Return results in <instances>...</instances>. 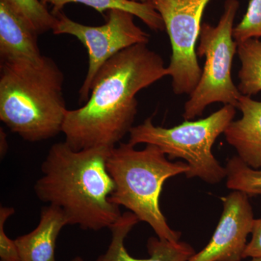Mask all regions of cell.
I'll use <instances>...</instances> for the list:
<instances>
[{
    "label": "cell",
    "mask_w": 261,
    "mask_h": 261,
    "mask_svg": "<svg viewBox=\"0 0 261 261\" xmlns=\"http://www.w3.org/2000/svg\"><path fill=\"white\" fill-rule=\"evenodd\" d=\"M168 75L163 58L147 44L120 51L98 71L85 104L67 111L65 142L76 151L113 149L133 127L137 94Z\"/></svg>",
    "instance_id": "6da1fadb"
},
{
    "label": "cell",
    "mask_w": 261,
    "mask_h": 261,
    "mask_svg": "<svg viewBox=\"0 0 261 261\" xmlns=\"http://www.w3.org/2000/svg\"><path fill=\"white\" fill-rule=\"evenodd\" d=\"M111 150L76 151L65 142L54 144L34 186L37 198L61 208L69 225L92 231L111 228L122 216L119 206L111 200L115 190L107 169Z\"/></svg>",
    "instance_id": "7a4b0ae2"
},
{
    "label": "cell",
    "mask_w": 261,
    "mask_h": 261,
    "mask_svg": "<svg viewBox=\"0 0 261 261\" xmlns=\"http://www.w3.org/2000/svg\"><path fill=\"white\" fill-rule=\"evenodd\" d=\"M63 83V71L49 57L1 61L0 120L28 142L56 137L68 111Z\"/></svg>",
    "instance_id": "3957f363"
},
{
    "label": "cell",
    "mask_w": 261,
    "mask_h": 261,
    "mask_svg": "<svg viewBox=\"0 0 261 261\" xmlns=\"http://www.w3.org/2000/svg\"><path fill=\"white\" fill-rule=\"evenodd\" d=\"M107 169L115 185L111 200L123 206L147 223L158 238L171 243L179 242L181 233L174 231L160 207L163 184L168 178L186 173L187 163H172L157 146L146 145L137 150L130 143H122L111 149Z\"/></svg>",
    "instance_id": "277c9868"
},
{
    "label": "cell",
    "mask_w": 261,
    "mask_h": 261,
    "mask_svg": "<svg viewBox=\"0 0 261 261\" xmlns=\"http://www.w3.org/2000/svg\"><path fill=\"white\" fill-rule=\"evenodd\" d=\"M236 109L226 105L203 119L185 121L171 128L154 126L152 118H149L132 127L128 143L135 147L139 144L157 146L168 154V159L186 161L187 178L198 177L216 185L226 178V170L214 157L212 147L233 121Z\"/></svg>",
    "instance_id": "5b68a950"
},
{
    "label": "cell",
    "mask_w": 261,
    "mask_h": 261,
    "mask_svg": "<svg viewBox=\"0 0 261 261\" xmlns=\"http://www.w3.org/2000/svg\"><path fill=\"white\" fill-rule=\"evenodd\" d=\"M239 8L238 0H226L217 25L202 24L197 55L205 57V65L197 87L185 103V121L202 116L213 103L238 106L242 94L233 83L231 68L233 57L238 53V42L233 39V32Z\"/></svg>",
    "instance_id": "8992f818"
},
{
    "label": "cell",
    "mask_w": 261,
    "mask_h": 261,
    "mask_svg": "<svg viewBox=\"0 0 261 261\" xmlns=\"http://www.w3.org/2000/svg\"><path fill=\"white\" fill-rule=\"evenodd\" d=\"M161 15L171 42V61L167 67L172 89L177 95H190L202 74L196 44L202 18L211 0H148Z\"/></svg>",
    "instance_id": "52a82bcc"
},
{
    "label": "cell",
    "mask_w": 261,
    "mask_h": 261,
    "mask_svg": "<svg viewBox=\"0 0 261 261\" xmlns=\"http://www.w3.org/2000/svg\"><path fill=\"white\" fill-rule=\"evenodd\" d=\"M55 15L56 23L53 34L73 36L88 53V70L79 91L81 102H87L89 99L94 78L108 60L126 48L149 42V34L135 23V15L125 10H108L106 23L99 27L77 23L63 11Z\"/></svg>",
    "instance_id": "ba28073f"
},
{
    "label": "cell",
    "mask_w": 261,
    "mask_h": 261,
    "mask_svg": "<svg viewBox=\"0 0 261 261\" xmlns=\"http://www.w3.org/2000/svg\"><path fill=\"white\" fill-rule=\"evenodd\" d=\"M223 212L210 242L188 261H241L251 233L253 211L249 196L233 191L221 198Z\"/></svg>",
    "instance_id": "9c48e42d"
},
{
    "label": "cell",
    "mask_w": 261,
    "mask_h": 261,
    "mask_svg": "<svg viewBox=\"0 0 261 261\" xmlns=\"http://www.w3.org/2000/svg\"><path fill=\"white\" fill-rule=\"evenodd\" d=\"M140 220L130 211L122 214L119 220L110 228L111 241L108 250L95 261H188L195 251L191 245L184 242L174 243L159 238L147 241L148 258H135L125 247V240Z\"/></svg>",
    "instance_id": "30bf717a"
},
{
    "label": "cell",
    "mask_w": 261,
    "mask_h": 261,
    "mask_svg": "<svg viewBox=\"0 0 261 261\" xmlns=\"http://www.w3.org/2000/svg\"><path fill=\"white\" fill-rule=\"evenodd\" d=\"M237 109L241 118L230 123L224 132L226 140L247 166L261 169V101L242 95Z\"/></svg>",
    "instance_id": "8fae6325"
},
{
    "label": "cell",
    "mask_w": 261,
    "mask_h": 261,
    "mask_svg": "<svg viewBox=\"0 0 261 261\" xmlns=\"http://www.w3.org/2000/svg\"><path fill=\"white\" fill-rule=\"evenodd\" d=\"M37 32L5 0H0L1 61H37L43 56Z\"/></svg>",
    "instance_id": "7c38bea8"
},
{
    "label": "cell",
    "mask_w": 261,
    "mask_h": 261,
    "mask_svg": "<svg viewBox=\"0 0 261 261\" xmlns=\"http://www.w3.org/2000/svg\"><path fill=\"white\" fill-rule=\"evenodd\" d=\"M69 222L61 208L43 207L37 227L15 240L20 261H56L57 240Z\"/></svg>",
    "instance_id": "4fadbf2b"
},
{
    "label": "cell",
    "mask_w": 261,
    "mask_h": 261,
    "mask_svg": "<svg viewBox=\"0 0 261 261\" xmlns=\"http://www.w3.org/2000/svg\"><path fill=\"white\" fill-rule=\"evenodd\" d=\"M44 5L53 6L51 13L57 14L63 11L65 5L70 3H79L87 5L103 14L113 9L128 12L140 19L151 30L159 32L165 29L164 23L161 15L149 3H137L132 0H41Z\"/></svg>",
    "instance_id": "5bb4252c"
},
{
    "label": "cell",
    "mask_w": 261,
    "mask_h": 261,
    "mask_svg": "<svg viewBox=\"0 0 261 261\" xmlns=\"http://www.w3.org/2000/svg\"><path fill=\"white\" fill-rule=\"evenodd\" d=\"M238 45L241 62L238 88L242 95L251 97L261 92V40L247 39Z\"/></svg>",
    "instance_id": "9a60e30c"
},
{
    "label": "cell",
    "mask_w": 261,
    "mask_h": 261,
    "mask_svg": "<svg viewBox=\"0 0 261 261\" xmlns=\"http://www.w3.org/2000/svg\"><path fill=\"white\" fill-rule=\"evenodd\" d=\"M225 168L227 188L249 197L261 195V169L250 167L238 155L228 159Z\"/></svg>",
    "instance_id": "2e32d148"
},
{
    "label": "cell",
    "mask_w": 261,
    "mask_h": 261,
    "mask_svg": "<svg viewBox=\"0 0 261 261\" xmlns=\"http://www.w3.org/2000/svg\"><path fill=\"white\" fill-rule=\"evenodd\" d=\"M27 20L39 35L53 31L56 15L50 13L41 0H5Z\"/></svg>",
    "instance_id": "e0dca14e"
},
{
    "label": "cell",
    "mask_w": 261,
    "mask_h": 261,
    "mask_svg": "<svg viewBox=\"0 0 261 261\" xmlns=\"http://www.w3.org/2000/svg\"><path fill=\"white\" fill-rule=\"evenodd\" d=\"M233 37L238 43L261 38V0H250L243 20L233 28Z\"/></svg>",
    "instance_id": "ac0fdd59"
},
{
    "label": "cell",
    "mask_w": 261,
    "mask_h": 261,
    "mask_svg": "<svg viewBox=\"0 0 261 261\" xmlns=\"http://www.w3.org/2000/svg\"><path fill=\"white\" fill-rule=\"evenodd\" d=\"M15 213L13 207H0V258L1 261H20L18 247L15 240L7 236L5 224Z\"/></svg>",
    "instance_id": "d6986e66"
},
{
    "label": "cell",
    "mask_w": 261,
    "mask_h": 261,
    "mask_svg": "<svg viewBox=\"0 0 261 261\" xmlns=\"http://www.w3.org/2000/svg\"><path fill=\"white\" fill-rule=\"evenodd\" d=\"M251 235V240L244 252V258L261 257V219H254Z\"/></svg>",
    "instance_id": "ffe728a7"
},
{
    "label": "cell",
    "mask_w": 261,
    "mask_h": 261,
    "mask_svg": "<svg viewBox=\"0 0 261 261\" xmlns=\"http://www.w3.org/2000/svg\"><path fill=\"white\" fill-rule=\"evenodd\" d=\"M8 144L7 142L6 134L3 128L0 129V153L1 157H4L5 154L8 152Z\"/></svg>",
    "instance_id": "44dd1931"
},
{
    "label": "cell",
    "mask_w": 261,
    "mask_h": 261,
    "mask_svg": "<svg viewBox=\"0 0 261 261\" xmlns=\"http://www.w3.org/2000/svg\"><path fill=\"white\" fill-rule=\"evenodd\" d=\"M70 261H84V260H83V258H82V257L76 256V257H73V258L72 259V260H70Z\"/></svg>",
    "instance_id": "7402d4cb"
},
{
    "label": "cell",
    "mask_w": 261,
    "mask_h": 261,
    "mask_svg": "<svg viewBox=\"0 0 261 261\" xmlns=\"http://www.w3.org/2000/svg\"><path fill=\"white\" fill-rule=\"evenodd\" d=\"M250 261H261V257H252L251 260Z\"/></svg>",
    "instance_id": "603a6c76"
},
{
    "label": "cell",
    "mask_w": 261,
    "mask_h": 261,
    "mask_svg": "<svg viewBox=\"0 0 261 261\" xmlns=\"http://www.w3.org/2000/svg\"><path fill=\"white\" fill-rule=\"evenodd\" d=\"M132 1L137 2V3H148V0H132Z\"/></svg>",
    "instance_id": "cb8c5ba5"
}]
</instances>
